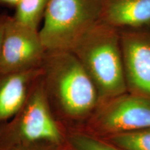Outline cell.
<instances>
[{"label": "cell", "mask_w": 150, "mask_h": 150, "mask_svg": "<svg viewBox=\"0 0 150 150\" xmlns=\"http://www.w3.org/2000/svg\"><path fill=\"white\" fill-rule=\"evenodd\" d=\"M72 52L96 86L100 104L127 93L119 29L99 20Z\"/></svg>", "instance_id": "cell-1"}, {"label": "cell", "mask_w": 150, "mask_h": 150, "mask_svg": "<svg viewBox=\"0 0 150 150\" xmlns=\"http://www.w3.org/2000/svg\"><path fill=\"white\" fill-rule=\"evenodd\" d=\"M49 0H20L13 16L16 21L27 27L38 30L44 18Z\"/></svg>", "instance_id": "cell-10"}, {"label": "cell", "mask_w": 150, "mask_h": 150, "mask_svg": "<svg viewBox=\"0 0 150 150\" xmlns=\"http://www.w3.org/2000/svg\"><path fill=\"white\" fill-rule=\"evenodd\" d=\"M101 104L95 126L107 136L150 128V99L127 92Z\"/></svg>", "instance_id": "cell-5"}, {"label": "cell", "mask_w": 150, "mask_h": 150, "mask_svg": "<svg viewBox=\"0 0 150 150\" xmlns=\"http://www.w3.org/2000/svg\"><path fill=\"white\" fill-rule=\"evenodd\" d=\"M41 68L47 93L69 115H86L100 103L96 86L72 52L47 51Z\"/></svg>", "instance_id": "cell-2"}, {"label": "cell", "mask_w": 150, "mask_h": 150, "mask_svg": "<svg viewBox=\"0 0 150 150\" xmlns=\"http://www.w3.org/2000/svg\"><path fill=\"white\" fill-rule=\"evenodd\" d=\"M46 52L38 30L8 16L0 56V72H18L40 67Z\"/></svg>", "instance_id": "cell-4"}, {"label": "cell", "mask_w": 150, "mask_h": 150, "mask_svg": "<svg viewBox=\"0 0 150 150\" xmlns=\"http://www.w3.org/2000/svg\"><path fill=\"white\" fill-rule=\"evenodd\" d=\"M42 68L18 72H0V125L18 113L27 102Z\"/></svg>", "instance_id": "cell-8"}, {"label": "cell", "mask_w": 150, "mask_h": 150, "mask_svg": "<svg viewBox=\"0 0 150 150\" xmlns=\"http://www.w3.org/2000/svg\"><path fill=\"white\" fill-rule=\"evenodd\" d=\"M47 93L42 74L33 85L20 122L17 127V136L30 143L58 144L61 134L47 106Z\"/></svg>", "instance_id": "cell-7"}, {"label": "cell", "mask_w": 150, "mask_h": 150, "mask_svg": "<svg viewBox=\"0 0 150 150\" xmlns=\"http://www.w3.org/2000/svg\"><path fill=\"white\" fill-rule=\"evenodd\" d=\"M99 0H49L39 29L47 51H69L100 20Z\"/></svg>", "instance_id": "cell-3"}, {"label": "cell", "mask_w": 150, "mask_h": 150, "mask_svg": "<svg viewBox=\"0 0 150 150\" xmlns=\"http://www.w3.org/2000/svg\"><path fill=\"white\" fill-rule=\"evenodd\" d=\"M108 142L122 150H150V128L107 136Z\"/></svg>", "instance_id": "cell-11"}, {"label": "cell", "mask_w": 150, "mask_h": 150, "mask_svg": "<svg viewBox=\"0 0 150 150\" xmlns=\"http://www.w3.org/2000/svg\"><path fill=\"white\" fill-rule=\"evenodd\" d=\"M20 0H0V6H8L16 8Z\"/></svg>", "instance_id": "cell-14"}, {"label": "cell", "mask_w": 150, "mask_h": 150, "mask_svg": "<svg viewBox=\"0 0 150 150\" xmlns=\"http://www.w3.org/2000/svg\"><path fill=\"white\" fill-rule=\"evenodd\" d=\"M100 20L118 29L150 27V0H99Z\"/></svg>", "instance_id": "cell-9"}, {"label": "cell", "mask_w": 150, "mask_h": 150, "mask_svg": "<svg viewBox=\"0 0 150 150\" xmlns=\"http://www.w3.org/2000/svg\"><path fill=\"white\" fill-rule=\"evenodd\" d=\"M8 16L6 14H0V56H1V46H2V40L4 33L5 26L6 23L7 18Z\"/></svg>", "instance_id": "cell-13"}, {"label": "cell", "mask_w": 150, "mask_h": 150, "mask_svg": "<svg viewBox=\"0 0 150 150\" xmlns=\"http://www.w3.org/2000/svg\"><path fill=\"white\" fill-rule=\"evenodd\" d=\"M119 30L127 92L150 99V27Z\"/></svg>", "instance_id": "cell-6"}, {"label": "cell", "mask_w": 150, "mask_h": 150, "mask_svg": "<svg viewBox=\"0 0 150 150\" xmlns=\"http://www.w3.org/2000/svg\"><path fill=\"white\" fill-rule=\"evenodd\" d=\"M71 143L74 150H122L94 137L83 134H76L71 138Z\"/></svg>", "instance_id": "cell-12"}]
</instances>
